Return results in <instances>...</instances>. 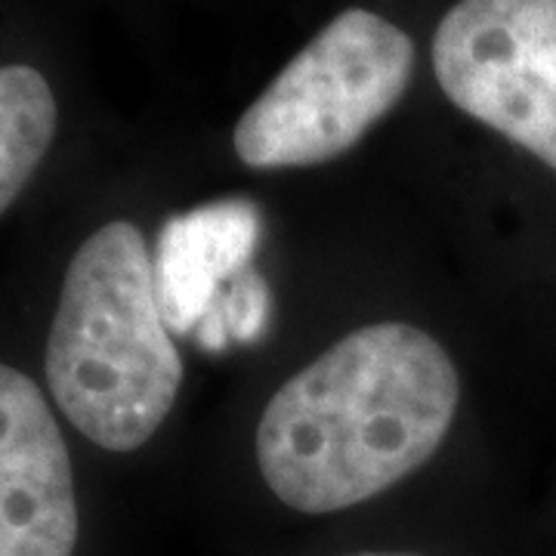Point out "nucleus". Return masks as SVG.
Wrapping results in <instances>:
<instances>
[{"label": "nucleus", "instance_id": "nucleus-1", "mask_svg": "<svg viewBox=\"0 0 556 556\" xmlns=\"http://www.w3.org/2000/svg\"><path fill=\"white\" fill-rule=\"evenodd\" d=\"M460 378L437 338L408 321L365 325L266 402L257 464L300 514H338L393 489L437 455Z\"/></svg>", "mask_w": 556, "mask_h": 556}, {"label": "nucleus", "instance_id": "nucleus-2", "mask_svg": "<svg viewBox=\"0 0 556 556\" xmlns=\"http://www.w3.org/2000/svg\"><path fill=\"white\" fill-rule=\"evenodd\" d=\"M43 368L62 415L105 452H137L174 412L182 358L134 223H105L75 251Z\"/></svg>", "mask_w": 556, "mask_h": 556}, {"label": "nucleus", "instance_id": "nucleus-3", "mask_svg": "<svg viewBox=\"0 0 556 556\" xmlns=\"http://www.w3.org/2000/svg\"><path fill=\"white\" fill-rule=\"evenodd\" d=\"M412 38L371 10H343L248 105L232 134L254 170L340 159L408 90Z\"/></svg>", "mask_w": 556, "mask_h": 556}, {"label": "nucleus", "instance_id": "nucleus-4", "mask_svg": "<svg viewBox=\"0 0 556 556\" xmlns=\"http://www.w3.org/2000/svg\"><path fill=\"white\" fill-rule=\"evenodd\" d=\"M433 72L460 112L556 170V0H457Z\"/></svg>", "mask_w": 556, "mask_h": 556}, {"label": "nucleus", "instance_id": "nucleus-5", "mask_svg": "<svg viewBox=\"0 0 556 556\" xmlns=\"http://www.w3.org/2000/svg\"><path fill=\"white\" fill-rule=\"evenodd\" d=\"M78 497L68 445L38 383L0 365V556H72Z\"/></svg>", "mask_w": 556, "mask_h": 556}, {"label": "nucleus", "instance_id": "nucleus-6", "mask_svg": "<svg viewBox=\"0 0 556 556\" xmlns=\"http://www.w3.org/2000/svg\"><path fill=\"white\" fill-rule=\"evenodd\" d=\"M260 241V211L244 199L214 201L170 217L152 251L164 325L192 334L248 269Z\"/></svg>", "mask_w": 556, "mask_h": 556}, {"label": "nucleus", "instance_id": "nucleus-7", "mask_svg": "<svg viewBox=\"0 0 556 556\" xmlns=\"http://www.w3.org/2000/svg\"><path fill=\"white\" fill-rule=\"evenodd\" d=\"M56 100L31 65H0V214L20 199L56 137Z\"/></svg>", "mask_w": 556, "mask_h": 556}, {"label": "nucleus", "instance_id": "nucleus-8", "mask_svg": "<svg viewBox=\"0 0 556 556\" xmlns=\"http://www.w3.org/2000/svg\"><path fill=\"white\" fill-rule=\"evenodd\" d=\"M269 325V288L254 269H244L229 294L199 325L195 338L207 353H223L232 343H254Z\"/></svg>", "mask_w": 556, "mask_h": 556}, {"label": "nucleus", "instance_id": "nucleus-9", "mask_svg": "<svg viewBox=\"0 0 556 556\" xmlns=\"http://www.w3.org/2000/svg\"><path fill=\"white\" fill-rule=\"evenodd\" d=\"M353 556H412V554H353Z\"/></svg>", "mask_w": 556, "mask_h": 556}]
</instances>
